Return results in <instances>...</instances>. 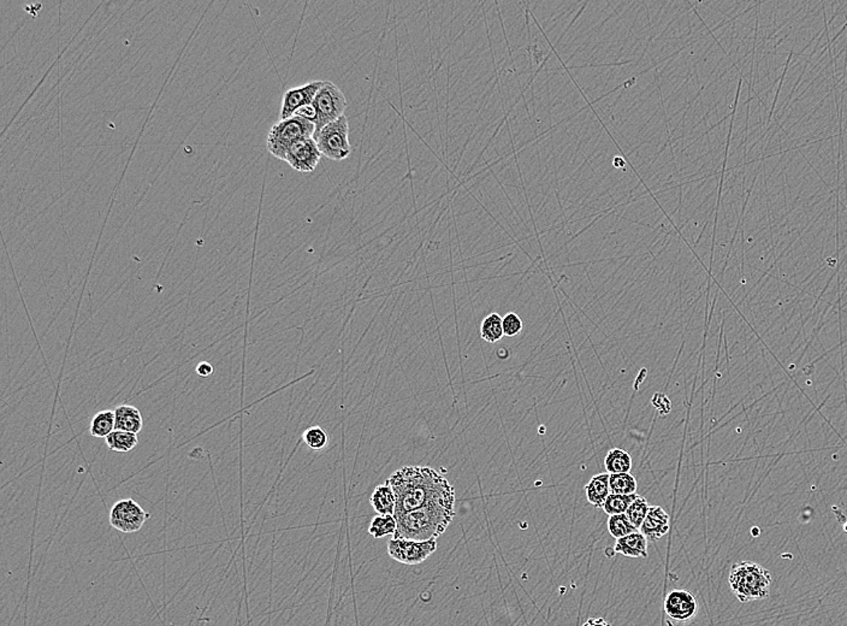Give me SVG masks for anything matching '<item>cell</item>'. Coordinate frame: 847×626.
<instances>
[{"label": "cell", "mask_w": 847, "mask_h": 626, "mask_svg": "<svg viewBox=\"0 0 847 626\" xmlns=\"http://www.w3.org/2000/svg\"><path fill=\"white\" fill-rule=\"evenodd\" d=\"M614 552L627 558H648V539L641 531H636L617 540Z\"/></svg>", "instance_id": "4fadbf2b"}, {"label": "cell", "mask_w": 847, "mask_h": 626, "mask_svg": "<svg viewBox=\"0 0 847 626\" xmlns=\"http://www.w3.org/2000/svg\"><path fill=\"white\" fill-rule=\"evenodd\" d=\"M114 422L116 430L127 431L137 435L144 428V418L141 412L132 405H119L114 410Z\"/></svg>", "instance_id": "5bb4252c"}, {"label": "cell", "mask_w": 847, "mask_h": 626, "mask_svg": "<svg viewBox=\"0 0 847 626\" xmlns=\"http://www.w3.org/2000/svg\"><path fill=\"white\" fill-rule=\"evenodd\" d=\"M398 530V521L391 514H377L372 519L371 525L368 528V534L379 540L388 535L394 536Z\"/></svg>", "instance_id": "44dd1931"}, {"label": "cell", "mask_w": 847, "mask_h": 626, "mask_svg": "<svg viewBox=\"0 0 847 626\" xmlns=\"http://www.w3.org/2000/svg\"><path fill=\"white\" fill-rule=\"evenodd\" d=\"M106 446L116 453H128L139 443L137 434L127 431L114 430L105 438Z\"/></svg>", "instance_id": "e0dca14e"}, {"label": "cell", "mask_w": 847, "mask_h": 626, "mask_svg": "<svg viewBox=\"0 0 847 626\" xmlns=\"http://www.w3.org/2000/svg\"><path fill=\"white\" fill-rule=\"evenodd\" d=\"M504 336H516L523 330V321L516 313H507L502 319Z\"/></svg>", "instance_id": "4316f807"}, {"label": "cell", "mask_w": 847, "mask_h": 626, "mask_svg": "<svg viewBox=\"0 0 847 626\" xmlns=\"http://www.w3.org/2000/svg\"><path fill=\"white\" fill-rule=\"evenodd\" d=\"M609 479L610 474H596L584 488L587 501L596 509H603L605 501L612 494Z\"/></svg>", "instance_id": "9a60e30c"}, {"label": "cell", "mask_w": 847, "mask_h": 626, "mask_svg": "<svg viewBox=\"0 0 847 626\" xmlns=\"http://www.w3.org/2000/svg\"><path fill=\"white\" fill-rule=\"evenodd\" d=\"M114 411L111 410H105V411H100L94 415L90 423V433L93 437L106 438L112 431L116 430L114 428Z\"/></svg>", "instance_id": "d6986e66"}, {"label": "cell", "mask_w": 847, "mask_h": 626, "mask_svg": "<svg viewBox=\"0 0 847 626\" xmlns=\"http://www.w3.org/2000/svg\"><path fill=\"white\" fill-rule=\"evenodd\" d=\"M370 501H371L372 507L377 514L394 516L395 509H396V497H395L394 490L389 484V482L387 481L385 484L378 485L372 494Z\"/></svg>", "instance_id": "2e32d148"}, {"label": "cell", "mask_w": 847, "mask_h": 626, "mask_svg": "<svg viewBox=\"0 0 847 626\" xmlns=\"http://www.w3.org/2000/svg\"><path fill=\"white\" fill-rule=\"evenodd\" d=\"M151 514L146 512L133 499H123L110 511V524L123 534L140 531Z\"/></svg>", "instance_id": "52a82bcc"}, {"label": "cell", "mask_w": 847, "mask_h": 626, "mask_svg": "<svg viewBox=\"0 0 847 626\" xmlns=\"http://www.w3.org/2000/svg\"><path fill=\"white\" fill-rule=\"evenodd\" d=\"M613 165L615 166V168H624V166L626 165V163L625 161L621 158V156H615V158L613 159Z\"/></svg>", "instance_id": "4dcf8cb0"}, {"label": "cell", "mask_w": 847, "mask_h": 626, "mask_svg": "<svg viewBox=\"0 0 847 626\" xmlns=\"http://www.w3.org/2000/svg\"><path fill=\"white\" fill-rule=\"evenodd\" d=\"M304 441L311 450H321L328 445V435L321 427H312L304 434Z\"/></svg>", "instance_id": "484cf974"}, {"label": "cell", "mask_w": 847, "mask_h": 626, "mask_svg": "<svg viewBox=\"0 0 847 626\" xmlns=\"http://www.w3.org/2000/svg\"><path fill=\"white\" fill-rule=\"evenodd\" d=\"M499 313H491L481 322V335L483 340L489 344H495L504 336V324Z\"/></svg>", "instance_id": "ffe728a7"}, {"label": "cell", "mask_w": 847, "mask_h": 626, "mask_svg": "<svg viewBox=\"0 0 847 626\" xmlns=\"http://www.w3.org/2000/svg\"><path fill=\"white\" fill-rule=\"evenodd\" d=\"M664 610L669 618L676 622H690L697 615V601L692 593L687 590H673L664 600Z\"/></svg>", "instance_id": "8fae6325"}, {"label": "cell", "mask_w": 847, "mask_h": 626, "mask_svg": "<svg viewBox=\"0 0 847 626\" xmlns=\"http://www.w3.org/2000/svg\"><path fill=\"white\" fill-rule=\"evenodd\" d=\"M608 531L614 539L619 540L627 535H631L633 532L638 531V529L629 521L626 514H617V516H609Z\"/></svg>", "instance_id": "cb8c5ba5"}, {"label": "cell", "mask_w": 847, "mask_h": 626, "mask_svg": "<svg viewBox=\"0 0 847 626\" xmlns=\"http://www.w3.org/2000/svg\"><path fill=\"white\" fill-rule=\"evenodd\" d=\"M840 523L843 525V529H845V531L847 532V518L845 519V521H840Z\"/></svg>", "instance_id": "1f68e13d"}, {"label": "cell", "mask_w": 847, "mask_h": 626, "mask_svg": "<svg viewBox=\"0 0 847 626\" xmlns=\"http://www.w3.org/2000/svg\"><path fill=\"white\" fill-rule=\"evenodd\" d=\"M316 109V118L314 122L316 133H319L325 125L335 122L344 116L347 109V99L343 92L331 81H324L312 102Z\"/></svg>", "instance_id": "8992f818"}, {"label": "cell", "mask_w": 847, "mask_h": 626, "mask_svg": "<svg viewBox=\"0 0 847 626\" xmlns=\"http://www.w3.org/2000/svg\"><path fill=\"white\" fill-rule=\"evenodd\" d=\"M295 116H300V117L305 118V120H307V121L314 123L316 118V109L313 107L312 104H311V105L304 106V107H301L300 110H297V112L295 114Z\"/></svg>", "instance_id": "83f0119b"}, {"label": "cell", "mask_w": 847, "mask_h": 626, "mask_svg": "<svg viewBox=\"0 0 847 626\" xmlns=\"http://www.w3.org/2000/svg\"><path fill=\"white\" fill-rule=\"evenodd\" d=\"M639 531L648 541L660 540L669 531V516L661 506H650L648 516L643 521Z\"/></svg>", "instance_id": "7c38bea8"}, {"label": "cell", "mask_w": 847, "mask_h": 626, "mask_svg": "<svg viewBox=\"0 0 847 626\" xmlns=\"http://www.w3.org/2000/svg\"><path fill=\"white\" fill-rule=\"evenodd\" d=\"M582 626H612V624L603 618H590Z\"/></svg>", "instance_id": "f546056e"}, {"label": "cell", "mask_w": 847, "mask_h": 626, "mask_svg": "<svg viewBox=\"0 0 847 626\" xmlns=\"http://www.w3.org/2000/svg\"><path fill=\"white\" fill-rule=\"evenodd\" d=\"M314 133V123L300 116H293L272 125L267 135L266 147L272 156L284 161L287 153L292 146L295 145L299 141L313 137Z\"/></svg>", "instance_id": "277c9868"}, {"label": "cell", "mask_w": 847, "mask_h": 626, "mask_svg": "<svg viewBox=\"0 0 847 626\" xmlns=\"http://www.w3.org/2000/svg\"><path fill=\"white\" fill-rule=\"evenodd\" d=\"M396 497L394 516L420 509L438 497L455 493L443 474L426 466H407L388 479Z\"/></svg>", "instance_id": "6da1fadb"}, {"label": "cell", "mask_w": 847, "mask_h": 626, "mask_svg": "<svg viewBox=\"0 0 847 626\" xmlns=\"http://www.w3.org/2000/svg\"><path fill=\"white\" fill-rule=\"evenodd\" d=\"M649 509H650V506H649L648 500L645 497L638 495L636 500L633 501L629 506V509L626 511L625 514L629 518V521L639 530L643 521L648 516Z\"/></svg>", "instance_id": "d4e9b609"}, {"label": "cell", "mask_w": 847, "mask_h": 626, "mask_svg": "<svg viewBox=\"0 0 847 626\" xmlns=\"http://www.w3.org/2000/svg\"><path fill=\"white\" fill-rule=\"evenodd\" d=\"M609 484L610 492L613 494H620V495L636 494V488H638L636 478L629 472L610 474Z\"/></svg>", "instance_id": "7402d4cb"}, {"label": "cell", "mask_w": 847, "mask_h": 626, "mask_svg": "<svg viewBox=\"0 0 847 626\" xmlns=\"http://www.w3.org/2000/svg\"><path fill=\"white\" fill-rule=\"evenodd\" d=\"M638 494H631V495H620V494H610L607 501L603 506V511L609 516H617V514H625L626 511L629 509V506L633 501L636 500Z\"/></svg>", "instance_id": "603a6c76"}, {"label": "cell", "mask_w": 847, "mask_h": 626, "mask_svg": "<svg viewBox=\"0 0 847 626\" xmlns=\"http://www.w3.org/2000/svg\"><path fill=\"white\" fill-rule=\"evenodd\" d=\"M455 493L438 497L420 509L396 518L398 530L394 539L414 541L437 540L448 529L455 516Z\"/></svg>", "instance_id": "7a4b0ae2"}, {"label": "cell", "mask_w": 847, "mask_h": 626, "mask_svg": "<svg viewBox=\"0 0 847 626\" xmlns=\"http://www.w3.org/2000/svg\"><path fill=\"white\" fill-rule=\"evenodd\" d=\"M321 158V153L316 146V141L313 137H309L292 146L287 153L284 161L301 174H309L316 170Z\"/></svg>", "instance_id": "9c48e42d"}, {"label": "cell", "mask_w": 847, "mask_h": 626, "mask_svg": "<svg viewBox=\"0 0 847 626\" xmlns=\"http://www.w3.org/2000/svg\"><path fill=\"white\" fill-rule=\"evenodd\" d=\"M604 466L610 474H626L632 469V458L626 450L614 448L607 454Z\"/></svg>", "instance_id": "ac0fdd59"}, {"label": "cell", "mask_w": 847, "mask_h": 626, "mask_svg": "<svg viewBox=\"0 0 847 626\" xmlns=\"http://www.w3.org/2000/svg\"><path fill=\"white\" fill-rule=\"evenodd\" d=\"M728 583L740 603H751L768 598L772 575L760 563L742 561L730 568Z\"/></svg>", "instance_id": "3957f363"}, {"label": "cell", "mask_w": 847, "mask_h": 626, "mask_svg": "<svg viewBox=\"0 0 847 626\" xmlns=\"http://www.w3.org/2000/svg\"><path fill=\"white\" fill-rule=\"evenodd\" d=\"M323 83H324V81L316 80V81H311V83L302 85V86L297 87V88L287 90L284 95H283L281 112H279L281 121H284V120H288V118L295 116L297 110H300L301 107L311 105L313 100H314V97L318 93V90L323 86Z\"/></svg>", "instance_id": "30bf717a"}, {"label": "cell", "mask_w": 847, "mask_h": 626, "mask_svg": "<svg viewBox=\"0 0 847 626\" xmlns=\"http://www.w3.org/2000/svg\"><path fill=\"white\" fill-rule=\"evenodd\" d=\"M313 139L316 141L321 156H326L329 159L341 161L351 156L349 124L346 116H342L336 121L325 125L319 133L313 135Z\"/></svg>", "instance_id": "5b68a950"}, {"label": "cell", "mask_w": 847, "mask_h": 626, "mask_svg": "<svg viewBox=\"0 0 847 626\" xmlns=\"http://www.w3.org/2000/svg\"><path fill=\"white\" fill-rule=\"evenodd\" d=\"M213 371H215V368H213V366L210 363H207V361H203V363H200L196 366V373L200 377H203V378H206L208 376L212 375Z\"/></svg>", "instance_id": "f1b7e54d"}, {"label": "cell", "mask_w": 847, "mask_h": 626, "mask_svg": "<svg viewBox=\"0 0 847 626\" xmlns=\"http://www.w3.org/2000/svg\"><path fill=\"white\" fill-rule=\"evenodd\" d=\"M437 541H414L394 539L388 542V553L393 559L405 565H418L437 551Z\"/></svg>", "instance_id": "ba28073f"}]
</instances>
